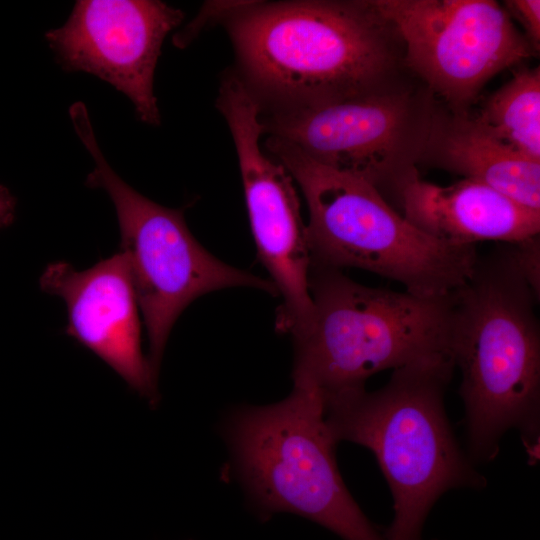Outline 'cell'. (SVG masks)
<instances>
[{"label":"cell","mask_w":540,"mask_h":540,"mask_svg":"<svg viewBox=\"0 0 540 540\" xmlns=\"http://www.w3.org/2000/svg\"><path fill=\"white\" fill-rule=\"evenodd\" d=\"M512 262L526 279L535 294L540 296V238L539 235L514 242L504 243Z\"/></svg>","instance_id":"cell-16"},{"label":"cell","mask_w":540,"mask_h":540,"mask_svg":"<svg viewBox=\"0 0 540 540\" xmlns=\"http://www.w3.org/2000/svg\"><path fill=\"white\" fill-rule=\"evenodd\" d=\"M452 358L414 362L393 370L380 389L323 397L336 440L373 452L389 484L394 519L386 540H421L430 509L446 491L485 486V478L459 447L445 408Z\"/></svg>","instance_id":"cell-3"},{"label":"cell","mask_w":540,"mask_h":540,"mask_svg":"<svg viewBox=\"0 0 540 540\" xmlns=\"http://www.w3.org/2000/svg\"><path fill=\"white\" fill-rule=\"evenodd\" d=\"M503 7L511 18L520 22L524 29L522 33L538 51L540 44V1L507 0Z\"/></svg>","instance_id":"cell-17"},{"label":"cell","mask_w":540,"mask_h":540,"mask_svg":"<svg viewBox=\"0 0 540 540\" xmlns=\"http://www.w3.org/2000/svg\"><path fill=\"white\" fill-rule=\"evenodd\" d=\"M216 107L235 145L245 203L261 264L282 299L276 326L300 336L309 326L311 253L297 190L286 168L263 151L261 107L238 75H226Z\"/></svg>","instance_id":"cell-10"},{"label":"cell","mask_w":540,"mask_h":540,"mask_svg":"<svg viewBox=\"0 0 540 540\" xmlns=\"http://www.w3.org/2000/svg\"><path fill=\"white\" fill-rule=\"evenodd\" d=\"M40 286L64 300L69 335L104 360L132 389L155 400L157 376L142 354L138 301L122 252L84 271L66 262L51 263Z\"/></svg>","instance_id":"cell-12"},{"label":"cell","mask_w":540,"mask_h":540,"mask_svg":"<svg viewBox=\"0 0 540 540\" xmlns=\"http://www.w3.org/2000/svg\"><path fill=\"white\" fill-rule=\"evenodd\" d=\"M265 151L286 168L304 196L311 265L362 269L427 298L447 297L471 277L476 246L426 235L373 185L314 161L286 140L268 136Z\"/></svg>","instance_id":"cell-4"},{"label":"cell","mask_w":540,"mask_h":540,"mask_svg":"<svg viewBox=\"0 0 540 540\" xmlns=\"http://www.w3.org/2000/svg\"><path fill=\"white\" fill-rule=\"evenodd\" d=\"M183 17L161 1L81 0L46 39L67 69L107 81L131 100L142 122L159 125L154 72L165 37Z\"/></svg>","instance_id":"cell-11"},{"label":"cell","mask_w":540,"mask_h":540,"mask_svg":"<svg viewBox=\"0 0 540 540\" xmlns=\"http://www.w3.org/2000/svg\"><path fill=\"white\" fill-rule=\"evenodd\" d=\"M398 199L410 224L447 244L514 243L540 232V211L469 179L441 186L417 176Z\"/></svg>","instance_id":"cell-13"},{"label":"cell","mask_w":540,"mask_h":540,"mask_svg":"<svg viewBox=\"0 0 540 540\" xmlns=\"http://www.w3.org/2000/svg\"><path fill=\"white\" fill-rule=\"evenodd\" d=\"M439 101L418 79L321 106L266 111L263 132L314 161L399 197L417 165Z\"/></svg>","instance_id":"cell-8"},{"label":"cell","mask_w":540,"mask_h":540,"mask_svg":"<svg viewBox=\"0 0 540 540\" xmlns=\"http://www.w3.org/2000/svg\"><path fill=\"white\" fill-rule=\"evenodd\" d=\"M538 301L503 243L479 255L471 277L451 295L450 351L461 373L471 460L494 459L511 428L529 449L538 446Z\"/></svg>","instance_id":"cell-2"},{"label":"cell","mask_w":540,"mask_h":540,"mask_svg":"<svg viewBox=\"0 0 540 540\" xmlns=\"http://www.w3.org/2000/svg\"><path fill=\"white\" fill-rule=\"evenodd\" d=\"M240 481L261 515L290 512L343 540H386L348 492L337 468L321 392L294 383L268 406L243 407L225 424Z\"/></svg>","instance_id":"cell-6"},{"label":"cell","mask_w":540,"mask_h":540,"mask_svg":"<svg viewBox=\"0 0 540 540\" xmlns=\"http://www.w3.org/2000/svg\"><path fill=\"white\" fill-rule=\"evenodd\" d=\"M313 314L294 338L293 382L323 397L365 388L380 371L452 358L451 295L420 297L360 284L341 270L311 265ZM453 359V358H452Z\"/></svg>","instance_id":"cell-5"},{"label":"cell","mask_w":540,"mask_h":540,"mask_svg":"<svg viewBox=\"0 0 540 540\" xmlns=\"http://www.w3.org/2000/svg\"><path fill=\"white\" fill-rule=\"evenodd\" d=\"M396 28L409 71L455 114L484 85L537 50L492 0H373Z\"/></svg>","instance_id":"cell-9"},{"label":"cell","mask_w":540,"mask_h":540,"mask_svg":"<svg viewBox=\"0 0 540 540\" xmlns=\"http://www.w3.org/2000/svg\"><path fill=\"white\" fill-rule=\"evenodd\" d=\"M14 204L7 191L0 187V227L8 224L13 215Z\"/></svg>","instance_id":"cell-18"},{"label":"cell","mask_w":540,"mask_h":540,"mask_svg":"<svg viewBox=\"0 0 540 540\" xmlns=\"http://www.w3.org/2000/svg\"><path fill=\"white\" fill-rule=\"evenodd\" d=\"M248 90L266 111L321 106L417 79L373 0L240 1L224 18Z\"/></svg>","instance_id":"cell-1"},{"label":"cell","mask_w":540,"mask_h":540,"mask_svg":"<svg viewBox=\"0 0 540 540\" xmlns=\"http://www.w3.org/2000/svg\"><path fill=\"white\" fill-rule=\"evenodd\" d=\"M420 164L482 183L540 211V162L515 153L484 131L470 114H455L440 102Z\"/></svg>","instance_id":"cell-14"},{"label":"cell","mask_w":540,"mask_h":540,"mask_svg":"<svg viewBox=\"0 0 540 540\" xmlns=\"http://www.w3.org/2000/svg\"><path fill=\"white\" fill-rule=\"evenodd\" d=\"M76 134L94 160L86 183L105 190L120 227L121 249L132 275L157 376L171 328L196 298L229 287L275 294L271 281L232 267L209 253L191 234L183 211L151 201L125 183L105 160L83 102L69 109Z\"/></svg>","instance_id":"cell-7"},{"label":"cell","mask_w":540,"mask_h":540,"mask_svg":"<svg viewBox=\"0 0 540 540\" xmlns=\"http://www.w3.org/2000/svg\"><path fill=\"white\" fill-rule=\"evenodd\" d=\"M476 123L515 153L540 162V69H522L484 102Z\"/></svg>","instance_id":"cell-15"}]
</instances>
